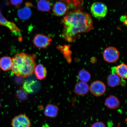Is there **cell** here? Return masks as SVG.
<instances>
[{"label":"cell","mask_w":127,"mask_h":127,"mask_svg":"<svg viewBox=\"0 0 127 127\" xmlns=\"http://www.w3.org/2000/svg\"><path fill=\"white\" fill-rule=\"evenodd\" d=\"M62 22L64 25L62 37L69 42H72L77 35L88 32L93 28L91 15L79 11L69 12L64 17Z\"/></svg>","instance_id":"obj_1"},{"label":"cell","mask_w":127,"mask_h":127,"mask_svg":"<svg viewBox=\"0 0 127 127\" xmlns=\"http://www.w3.org/2000/svg\"><path fill=\"white\" fill-rule=\"evenodd\" d=\"M35 55L22 52L12 58V70L17 77L27 78L32 75L36 66Z\"/></svg>","instance_id":"obj_2"},{"label":"cell","mask_w":127,"mask_h":127,"mask_svg":"<svg viewBox=\"0 0 127 127\" xmlns=\"http://www.w3.org/2000/svg\"><path fill=\"white\" fill-rule=\"evenodd\" d=\"M90 11L92 15L95 18L101 19L107 15L108 9L105 4L101 2L94 3L90 8Z\"/></svg>","instance_id":"obj_3"},{"label":"cell","mask_w":127,"mask_h":127,"mask_svg":"<svg viewBox=\"0 0 127 127\" xmlns=\"http://www.w3.org/2000/svg\"><path fill=\"white\" fill-rule=\"evenodd\" d=\"M103 56L105 61L109 63H113L118 60L120 53L116 48L109 47L107 48L103 52Z\"/></svg>","instance_id":"obj_4"},{"label":"cell","mask_w":127,"mask_h":127,"mask_svg":"<svg viewBox=\"0 0 127 127\" xmlns=\"http://www.w3.org/2000/svg\"><path fill=\"white\" fill-rule=\"evenodd\" d=\"M11 125L12 127H31V124L27 116L24 114H21L13 118Z\"/></svg>","instance_id":"obj_5"},{"label":"cell","mask_w":127,"mask_h":127,"mask_svg":"<svg viewBox=\"0 0 127 127\" xmlns=\"http://www.w3.org/2000/svg\"><path fill=\"white\" fill-rule=\"evenodd\" d=\"M50 38L41 34H37L33 39V43L35 46L39 48H46L50 45L52 41Z\"/></svg>","instance_id":"obj_6"},{"label":"cell","mask_w":127,"mask_h":127,"mask_svg":"<svg viewBox=\"0 0 127 127\" xmlns=\"http://www.w3.org/2000/svg\"><path fill=\"white\" fill-rule=\"evenodd\" d=\"M89 90L92 94L96 96H102L105 93L106 87L105 84L99 80L95 81L89 87Z\"/></svg>","instance_id":"obj_7"},{"label":"cell","mask_w":127,"mask_h":127,"mask_svg":"<svg viewBox=\"0 0 127 127\" xmlns=\"http://www.w3.org/2000/svg\"><path fill=\"white\" fill-rule=\"evenodd\" d=\"M0 25L6 27L15 35L20 36L21 35V30L12 22L8 21L4 18L0 10Z\"/></svg>","instance_id":"obj_8"},{"label":"cell","mask_w":127,"mask_h":127,"mask_svg":"<svg viewBox=\"0 0 127 127\" xmlns=\"http://www.w3.org/2000/svg\"><path fill=\"white\" fill-rule=\"evenodd\" d=\"M59 108L58 106L52 104H49L46 106L43 112L46 117L55 118L58 116Z\"/></svg>","instance_id":"obj_9"},{"label":"cell","mask_w":127,"mask_h":127,"mask_svg":"<svg viewBox=\"0 0 127 127\" xmlns=\"http://www.w3.org/2000/svg\"><path fill=\"white\" fill-rule=\"evenodd\" d=\"M67 10V6L62 1L56 2L53 6V13L57 16L60 17L64 15Z\"/></svg>","instance_id":"obj_10"},{"label":"cell","mask_w":127,"mask_h":127,"mask_svg":"<svg viewBox=\"0 0 127 127\" xmlns=\"http://www.w3.org/2000/svg\"><path fill=\"white\" fill-rule=\"evenodd\" d=\"M89 91V86L87 83L82 82L76 84L74 88V92L78 96L85 95Z\"/></svg>","instance_id":"obj_11"},{"label":"cell","mask_w":127,"mask_h":127,"mask_svg":"<svg viewBox=\"0 0 127 127\" xmlns=\"http://www.w3.org/2000/svg\"><path fill=\"white\" fill-rule=\"evenodd\" d=\"M105 104L108 108L114 109L119 107L120 102L117 97L114 95H111L106 98L105 101Z\"/></svg>","instance_id":"obj_12"},{"label":"cell","mask_w":127,"mask_h":127,"mask_svg":"<svg viewBox=\"0 0 127 127\" xmlns=\"http://www.w3.org/2000/svg\"><path fill=\"white\" fill-rule=\"evenodd\" d=\"M34 72L38 79L42 80L47 77V71L46 68L43 65L39 64L35 67Z\"/></svg>","instance_id":"obj_13"},{"label":"cell","mask_w":127,"mask_h":127,"mask_svg":"<svg viewBox=\"0 0 127 127\" xmlns=\"http://www.w3.org/2000/svg\"><path fill=\"white\" fill-rule=\"evenodd\" d=\"M12 59L10 57L5 56L0 59V67L2 70L7 71L11 69Z\"/></svg>","instance_id":"obj_14"},{"label":"cell","mask_w":127,"mask_h":127,"mask_svg":"<svg viewBox=\"0 0 127 127\" xmlns=\"http://www.w3.org/2000/svg\"><path fill=\"white\" fill-rule=\"evenodd\" d=\"M108 85L109 87H114L117 86L121 82L120 77L116 73H112L108 76L107 79Z\"/></svg>","instance_id":"obj_15"},{"label":"cell","mask_w":127,"mask_h":127,"mask_svg":"<svg viewBox=\"0 0 127 127\" xmlns=\"http://www.w3.org/2000/svg\"><path fill=\"white\" fill-rule=\"evenodd\" d=\"M38 10L41 12H49L51 8L50 0H39L37 3Z\"/></svg>","instance_id":"obj_16"},{"label":"cell","mask_w":127,"mask_h":127,"mask_svg":"<svg viewBox=\"0 0 127 127\" xmlns=\"http://www.w3.org/2000/svg\"><path fill=\"white\" fill-rule=\"evenodd\" d=\"M17 15L21 19L26 20L29 19L32 15V11L29 7L26 6L17 12Z\"/></svg>","instance_id":"obj_17"},{"label":"cell","mask_w":127,"mask_h":127,"mask_svg":"<svg viewBox=\"0 0 127 127\" xmlns=\"http://www.w3.org/2000/svg\"><path fill=\"white\" fill-rule=\"evenodd\" d=\"M116 73L119 77L123 79L127 78V67L124 63L118 65L116 67Z\"/></svg>","instance_id":"obj_18"},{"label":"cell","mask_w":127,"mask_h":127,"mask_svg":"<svg viewBox=\"0 0 127 127\" xmlns=\"http://www.w3.org/2000/svg\"><path fill=\"white\" fill-rule=\"evenodd\" d=\"M78 77L81 82L87 83L91 79V75L88 71L85 70H82L79 71Z\"/></svg>","instance_id":"obj_19"},{"label":"cell","mask_w":127,"mask_h":127,"mask_svg":"<svg viewBox=\"0 0 127 127\" xmlns=\"http://www.w3.org/2000/svg\"><path fill=\"white\" fill-rule=\"evenodd\" d=\"M36 82L35 81H26L23 84V89L27 93H31L34 92V85H35Z\"/></svg>","instance_id":"obj_20"},{"label":"cell","mask_w":127,"mask_h":127,"mask_svg":"<svg viewBox=\"0 0 127 127\" xmlns=\"http://www.w3.org/2000/svg\"><path fill=\"white\" fill-rule=\"evenodd\" d=\"M16 95L17 99L22 101L24 100L28 97L27 93L22 89L17 90Z\"/></svg>","instance_id":"obj_21"},{"label":"cell","mask_w":127,"mask_h":127,"mask_svg":"<svg viewBox=\"0 0 127 127\" xmlns=\"http://www.w3.org/2000/svg\"><path fill=\"white\" fill-rule=\"evenodd\" d=\"M23 0H10L11 3L14 5L19 7L23 3Z\"/></svg>","instance_id":"obj_22"},{"label":"cell","mask_w":127,"mask_h":127,"mask_svg":"<svg viewBox=\"0 0 127 127\" xmlns=\"http://www.w3.org/2000/svg\"><path fill=\"white\" fill-rule=\"evenodd\" d=\"M91 127H106L105 125L102 122H97L94 123Z\"/></svg>","instance_id":"obj_23"},{"label":"cell","mask_w":127,"mask_h":127,"mask_svg":"<svg viewBox=\"0 0 127 127\" xmlns=\"http://www.w3.org/2000/svg\"><path fill=\"white\" fill-rule=\"evenodd\" d=\"M120 20L122 22H123L124 23H125L127 25V16H123L121 17Z\"/></svg>","instance_id":"obj_24"},{"label":"cell","mask_w":127,"mask_h":127,"mask_svg":"<svg viewBox=\"0 0 127 127\" xmlns=\"http://www.w3.org/2000/svg\"><path fill=\"white\" fill-rule=\"evenodd\" d=\"M1 103L0 102V108H1Z\"/></svg>","instance_id":"obj_25"},{"label":"cell","mask_w":127,"mask_h":127,"mask_svg":"<svg viewBox=\"0 0 127 127\" xmlns=\"http://www.w3.org/2000/svg\"></svg>","instance_id":"obj_26"},{"label":"cell","mask_w":127,"mask_h":127,"mask_svg":"<svg viewBox=\"0 0 127 127\" xmlns=\"http://www.w3.org/2000/svg\"></svg>","instance_id":"obj_27"}]
</instances>
